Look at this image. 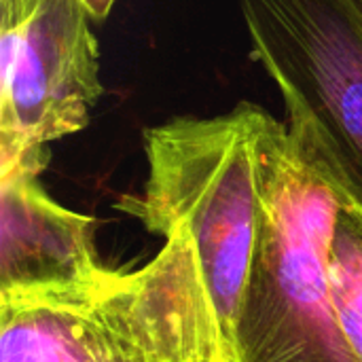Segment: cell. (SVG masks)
Returning a JSON list of instances; mask_svg holds the SVG:
<instances>
[{"mask_svg":"<svg viewBox=\"0 0 362 362\" xmlns=\"http://www.w3.org/2000/svg\"><path fill=\"white\" fill-rule=\"evenodd\" d=\"M240 102L216 117H174L144 127L146 180L117 208L146 231L168 238L185 229L197 250L221 358L227 362L248 282L259 221L257 117Z\"/></svg>","mask_w":362,"mask_h":362,"instance_id":"3","label":"cell"},{"mask_svg":"<svg viewBox=\"0 0 362 362\" xmlns=\"http://www.w3.org/2000/svg\"><path fill=\"white\" fill-rule=\"evenodd\" d=\"M81 2L85 4V8H87L91 21L102 23V21L110 15V11H112V6H115L117 0H81Z\"/></svg>","mask_w":362,"mask_h":362,"instance_id":"8","label":"cell"},{"mask_svg":"<svg viewBox=\"0 0 362 362\" xmlns=\"http://www.w3.org/2000/svg\"><path fill=\"white\" fill-rule=\"evenodd\" d=\"M331 284L344 337L362 362V212L344 197L331 248Z\"/></svg>","mask_w":362,"mask_h":362,"instance_id":"7","label":"cell"},{"mask_svg":"<svg viewBox=\"0 0 362 362\" xmlns=\"http://www.w3.org/2000/svg\"><path fill=\"white\" fill-rule=\"evenodd\" d=\"M49 146L0 165V297L83 293L104 284L95 221L57 204L40 185Z\"/></svg>","mask_w":362,"mask_h":362,"instance_id":"6","label":"cell"},{"mask_svg":"<svg viewBox=\"0 0 362 362\" xmlns=\"http://www.w3.org/2000/svg\"><path fill=\"white\" fill-rule=\"evenodd\" d=\"M0 362H223L191 235L91 291L0 297Z\"/></svg>","mask_w":362,"mask_h":362,"instance_id":"2","label":"cell"},{"mask_svg":"<svg viewBox=\"0 0 362 362\" xmlns=\"http://www.w3.org/2000/svg\"><path fill=\"white\" fill-rule=\"evenodd\" d=\"M303 153L362 212L361 0H238Z\"/></svg>","mask_w":362,"mask_h":362,"instance_id":"4","label":"cell"},{"mask_svg":"<svg viewBox=\"0 0 362 362\" xmlns=\"http://www.w3.org/2000/svg\"><path fill=\"white\" fill-rule=\"evenodd\" d=\"M255 151L257 238L227 362H358L331 284L341 195L265 108Z\"/></svg>","mask_w":362,"mask_h":362,"instance_id":"1","label":"cell"},{"mask_svg":"<svg viewBox=\"0 0 362 362\" xmlns=\"http://www.w3.org/2000/svg\"><path fill=\"white\" fill-rule=\"evenodd\" d=\"M361 4H362V0H361Z\"/></svg>","mask_w":362,"mask_h":362,"instance_id":"9","label":"cell"},{"mask_svg":"<svg viewBox=\"0 0 362 362\" xmlns=\"http://www.w3.org/2000/svg\"><path fill=\"white\" fill-rule=\"evenodd\" d=\"M102 95L81 0H0V165L85 129Z\"/></svg>","mask_w":362,"mask_h":362,"instance_id":"5","label":"cell"}]
</instances>
